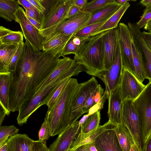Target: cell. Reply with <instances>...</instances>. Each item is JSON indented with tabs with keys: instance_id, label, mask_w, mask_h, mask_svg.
I'll use <instances>...</instances> for the list:
<instances>
[{
	"instance_id": "40",
	"label": "cell",
	"mask_w": 151,
	"mask_h": 151,
	"mask_svg": "<svg viewBox=\"0 0 151 151\" xmlns=\"http://www.w3.org/2000/svg\"><path fill=\"white\" fill-rule=\"evenodd\" d=\"M151 19V7H146L140 19L136 24L140 29L144 27L147 22Z\"/></svg>"
},
{
	"instance_id": "36",
	"label": "cell",
	"mask_w": 151,
	"mask_h": 151,
	"mask_svg": "<svg viewBox=\"0 0 151 151\" xmlns=\"http://www.w3.org/2000/svg\"><path fill=\"white\" fill-rule=\"evenodd\" d=\"M24 45V41L21 42L19 44L15 54L7 66V70L8 72H11L15 70L17 63L23 52Z\"/></svg>"
},
{
	"instance_id": "53",
	"label": "cell",
	"mask_w": 151,
	"mask_h": 151,
	"mask_svg": "<svg viewBox=\"0 0 151 151\" xmlns=\"http://www.w3.org/2000/svg\"><path fill=\"white\" fill-rule=\"evenodd\" d=\"M140 3L146 7H151V0H143L141 1Z\"/></svg>"
},
{
	"instance_id": "43",
	"label": "cell",
	"mask_w": 151,
	"mask_h": 151,
	"mask_svg": "<svg viewBox=\"0 0 151 151\" xmlns=\"http://www.w3.org/2000/svg\"><path fill=\"white\" fill-rule=\"evenodd\" d=\"M142 33L145 43L151 51V33L143 31Z\"/></svg>"
},
{
	"instance_id": "9",
	"label": "cell",
	"mask_w": 151,
	"mask_h": 151,
	"mask_svg": "<svg viewBox=\"0 0 151 151\" xmlns=\"http://www.w3.org/2000/svg\"><path fill=\"white\" fill-rule=\"evenodd\" d=\"M94 77L79 83V87L74 96L71 105L70 118V125L77 121L84 113L83 109L86 101L98 85Z\"/></svg>"
},
{
	"instance_id": "34",
	"label": "cell",
	"mask_w": 151,
	"mask_h": 151,
	"mask_svg": "<svg viewBox=\"0 0 151 151\" xmlns=\"http://www.w3.org/2000/svg\"><path fill=\"white\" fill-rule=\"evenodd\" d=\"M19 129L14 125L0 127V146L6 142L9 137L18 134Z\"/></svg>"
},
{
	"instance_id": "14",
	"label": "cell",
	"mask_w": 151,
	"mask_h": 151,
	"mask_svg": "<svg viewBox=\"0 0 151 151\" xmlns=\"http://www.w3.org/2000/svg\"><path fill=\"white\" fill-rule=\"evenodd\" d=\"M127 25L133 41L142 57L144 67L145 79L151 81V51L145 43L142 32L136 24L129 22Z\"/></svg>"
},
{
	"instance_id": "37",
	"label": "cell",
	"mask_w": 151,
	"mask_h": 151,
	"mask_svg": "<svg viewBox=\"0 0 151 151\" xmlns=\"http://www.w3.org/2000/svg\"><path fill=\"white\" fill-rule=\"evenodd\" d=\"M38 136L39 140L45 141H46L50 136L48 123L47 120L45 118L39 132Z\"/></svg>"
},
{
	"instance_id": "25",
	"label": "cell",
	"mask_w": 151,
	"mask_h": 151,
	"mask_svg": "<svg viewBox=\"0 0 151 151\" xmlns=\"http://www.w3.org/2000/svg\"><path fill=\"white\" fill-rule=\"evenodd\" d=\"M19 44H4L0 45V73L8 72L7 66L15 54Z\"/></svg>"
},
{
	"instance_id": "38",
	"label": "cell",
	"mask_w": 151,
	"mask_h": 151,
	"mask_svg": "<svg viewBox=\"0 0 151 151\" xmlns=\"http://www.w3.org/2000/svg\"><path fill=\"white\" fill-rule=\"evenodd\" d=\"M109 93L105 90L104 94L99 101L93 106L89 109L88 114V116L92 115L97 111L100 110L103 107L104 104L106 99H108Z\"/></svg>"
},
{
	"instance_id": "51",
	"label": "cell",
	"mask_w": 151,
	"mask_h": 151,
	"mask_svg": "<svg viewBox=\"0 0 151 151\" xmlns=\"http://www.w3.org/2000/svg\"><path fill=\"white\" fill-rule=\"evenodd\" d=\"M6 112L2 107L0 106V126H1L2 123L4 120L6 115Z\"/></svg>"
},
{
	"instance_id": "49",
	"label": "cell",
	"mask_w": 151,
	"mask_h": 151,
	"mask_svg": "<svg viewBox=\"0 0 151 151\" xmlns=\"http://www.w3.org/2000/svg\"><path fill=\"white\" fill-rule=\"evenodd\" d=\"M88 116V114L84 115L81 119L78 121V125L77 129L76 131V133L77 134L79 133V131L81 127L83 124L84 122L86 119H87Z\"/></svg>"
},
{
	"instance_id": "13",
	"label": "cell",
	"mask_w": 151,
	"mask_h": 151,
	"mask_svg": "<svg viewBox=\"0 0 151 151\" xmlns=\"http://www.w3.org/2000/svg\"><path fill=\"white\" fill-rule=\"evenodd\" d=\"M120 86L122 102L127 99L134 101L146 87L135 76L123 67Z\"/></svg>"
},
{
	"instance_id": "46",
	"label": "cell",
	"mask_w": 151,
	"mask_h": 151,
	"mask_svg": "<svg viewBox=\"0 0 151 151\" xmlns=\"http://www.w3.org/2000/svg\"><path fill=\"white\" fill-rule=\"evenodd\" d=\"M87 0H73V4L82 10L88 2Z\"/></svg>"
},
{
	"instance_id": "60",
	"label": "cell",
	"mask_w": 151,
	"mask_h": 151,
	"mask_svg": "<svg viewBox=\"0 0 151 151\" xmlns=\"http://www.w3.org/2000/svg\"></svg>"
},
{
	"instance_id": "5",
	"label": "cell",
	"mask_w": 151,
	"mask_h": 151,
	"mask_svg": "<svg viewBox=\"0 0 151 151\" xmlns=\"http://www.w3.org/2000/svg\"><path fill=\"white\" fill-rule=\"evenodd\" d=\"M91 16V13L81 10L74 16L65 18L54 26L40 32L44 39L59 34L72 36L83 27Z\"/></svg>"
},
{
	"instance_id": "39",
	"label": "cell",
	"mask_w": 151,
	"mask_h": 151,
	"mask_svg": "<svg viewBox=\"0 0 151 151\" xmlns=\"http://www.w3.org/2000/svg\"><path fill=\"white\" fill-rule=\"evenodd\" d=\"M72 36L68 41L64 48L62 52L63 58L68 55L71 54L75 55L78 49L79 46L74 44L73 42Z\"/></svg>"
},
{
	"instance_id": "41",
	"label": "cell",
	"mask_w": 151,
	"mask_h": 151,
	"mask_svg": "<svg viewBox=\"0 0 151 151\" xmlns=\"http://www.w3.org/2000/svg\"><path fill=\"white\" fill-rule=\"evenodd\" d=\"M30 151H50L46 145V141H34Z\"/></svg>"
},
{
	"instance_id": "54",
	"label": "cell",
	"mask_w": 151,
	"mask_h": 151,
	"mask_svg": "<svg viewBox=\"0 0 151 151\" xmlns=\"http://www.w3.org/2000/svg\"><path fill=\"white\" fill-rule=\"evenodd\" d=\"M129 151H144L135 143L132 145Z\"/></svg>"
},
{
	"instance_id": "47",
	"label": "cell",
	"mask_w": 151,
	"mask_h": 151,
	"mask_svg": "<svg viewBox=\"0 0 151 151\" xmlns=\"http://www.w3.org/2000/svg\"><path fill=\"white\" fill-rule=\"evenodd\" d=\"M13 31L1 26L0 27V38L6 35Z\"/></svg>"
},
{
	"instance_id": "20",
	"label": "cell",
	"mask_w": 151,
	"mask_h": 151,
	"mask_svg": "<svg viewBox=\"0 0 151 151\" xmlns=\"http://www.w3.org/2000/svg\"><path fill=\"white\" fill-rule=\"evenodd\" d=\"M72 36L59 34L50 38L44 39L42 51L52 54L57 58H60L61 56L63 57L64 48Z\"/></svg>"
},
{
	"instance_id": "21",
	"label": "cell",
	"mask_w": 151,
	"mask_h": 151,
	"mask_svg": "<svg viewBox=\"0 0 151 151\" xmlns=\"http://www.w3.org/2000/svg\"><path fill=\"white\" fill-rule=\"evenodd\" d=\"M34 141L25 134H17L7 141V151H30Z\"/></svg>"
},
{
	"instance_id": "12",
	"label": "cell",
	"mask_w": 151,
	"mask_h": 151,
	"mask_svg": "<svg viewBox=\"0 0 151 151\" xmlns=\"http://www.w3.org/2000/svg\"><path fill=\"white\" fill-rule=\"evenodd\" d=\"M118 27L122 67L136 76L132 48L131 32L128 25L124 23H119Z\"/></svg>"
},
{
	"instance_id": "48",
	"label": "cell",
	"mask_w": 151,
	"mask_h": 151,
	"mask_svg": "<svg viewBox=\"0 0 151 151\" xmlns=\"http://www.w3.org/2000/svg\"><path fill=\"white\" fill-rule=\"evenodd\" d=\"M28 19L30 22L38 30L40 31L41 30V23L40 22L32 18L29 17L27 16Z\"/></svg>"
},
{
	"instance_id": "26",
	"label": "cell",
	"mask_w": 151,
	"mask_h": 151,
	"mask_svg": "<svg viewBox=\"0 0 151 151\" xmlns=\"http://www.w3.org/2000/svg\"><path fill=\"white\" fill-rule=\"evenodd\" d=\"M114 129L122 151H129L135 143L127 128L121 123L116 126Z\"/></svg>"
},
{
	"instance_id": "10",
	"label": "cell",
	"mask_w": 151,
	"mask_h": 151,
	"mask_svg": "<svg viewBox=\"0 0 151 151\" xmlns=\"http://www.w3.org/2000/svg\"><path fill=\"white\" fill-rule=\"evenodd\" d=\"M15 16L14 21L19 24L25 41L35 50L42 51L44 38L40 31L30 22L22 7L19 6Z\"/></svg>"
},
{
	"instance_id": "22",
	"label": "cell",
	"mask_w": 151,
	"mask_h": 151,
	"mask_svg": "<svg viewBox=\"0 0 151 151\" xmlns=\"http://www.w3.org/2000/svg\"><path fill=\"white\" fill-rule=\"evenodd\" d=\"M115 1L91 13L90 19L82 28L109 19L122 6Z\"/></svg>"
},
{
	"instance_id": "42",
	"label": "cell",
	"mask_w": 151,
	"mask_h": 151,
	"mask_svg": "<svg viewBox=\"0 0 151 151\" xmlns=\"http://www.w3.org/2000/svg\"><path fill=\"white\" fill-rule=\"evenodd\" d=\"M32 6L42 15L44 14L45 9L41 0H28Z\"/></svg>"
},
{
	"instance_id": "24",
	"label": "cell",
	"mask_w": 151,
	"mask_h": 151,
	"mask_svg": "<svg viewBox=\"0 0 151 151\" xmlns=\"http://www.w3.org/2000/svg\"><path fill=\"white\" fill-rule=\"evenodd\" d=\"M10 72L0 73V104L6 115L10 113L9 108V93Z\"/></svg>"
},
{
	"instance_id": "56",
	"label": "cell",
	"mask_w": 151,
	"mask_h": 151,
	"mask_svg": "<svg viewBox=\"0 0 151 151\" xmlns=\"http://www.w3.org/2000/svg\"><path fill=\"white\" fill-rule=\"evenodd\" d=\"M25 13L27 16L29 17L32 18L40 22L38 20V19L37 17L35 16V15L29 12L28 11L25 10Z\"/></svg>"
},
{
	"instance_id": "7",
	"label": "cell",
	"mask_w": 151,
	"mask_h": 151,
	"mask_svg": "<svg viewBox=\"0 0 151 151\" xmlns=\"http://www.w3.org/2000/svg\"><path fill=\"white\" fill-rule=\"evenodd\" d=\"M140 119L143 148L151 135V81H149L140 94L132 101Z\"/></svg>"
},
{
	"instance_id": "30",
	"label": "cell",
	"mask_w": 151,
	"mask_h": 151,
	"mask_svg": "<svg viewBox=\"0 0 151 151\" xmlns=\"http://www.w3.org/2000/svg\"><path fill=\"white\" fill-rule=\"evenodd\" d=\"M70 78L66 79L59 84L41 104L40 106L46 105L48 107V110H50L67 84Z\"/></svg>"
},
{
	"instance_id": "11",
	"label": "cell",
	"mask_w": 151,
	"mask_h": 151,
	"mask_svg": "<svg viewBox=\"0 0 151 151\" xmlns=\"http://www.w3.org/2000/svg\"><path fill=\"white\" fill-rule=\"evenodd\" d=\"M123 67L121 57L119 35L115 57L111 68L96 73L93 76L101 79L105 86V89L109 93L120 83Z\"/></svg>"
},
{
	"instance_id": "6",
	"label": "cell",
	"mask_w": 151,
	"mask_h": 151,
	"mask_svg": "<svg viewBox=\"0 0 151 151\" xmlns=\"http://www.w3.org/2000/svg\"><path fill=\"white\" fill-rule=\"evenodd\" d=\"M45 8L41 21V30L48 28L65 19L73 0H41Z\"/></svg>"
},
{
	"instance_id": "28",
	"label": "cell",
	"mask_w": 151,
	"mask_h": 151,
	"mask_svg": "<svg viewBox=\"0 0 151 151\" xmlns=\"http://www.w3.org/2000/svg\"><path fill=\"white\" fill-rule=\"evenodd\" d=\"M19 5L15 0H0V17L7 21L15 20Z\"/></svg>"
},
{
	"instance_id": "44",
	"label": "cell",
	"mask_w": 151,
	"mask_h": 151,
	"mask_svg": "<svg viewBox=\"0 0 151 151\" xmlns=\"http://www.w3.org/2000/svg\"><path fill=\"white\" fill-rule=\"evenodd\" d=\"M17 1L18 4L22 6L25 10H34L35 9L28 0H18Z\"/></svg>"
},
{
	"instance_id": "8",
	"label": "cell",
	"mask_w": 151,
	"mask_h": 151,
	"mask_svg": "<svg viewBox=\"0 0 151 151\" xmlns=\"http://www.w3.org/2000/svg\"><path fill=\"white\" fill-rule=\"evenodd\" d=\"M132 101L127 99L122 102V123L129 130L135 143L143 150L141 121L134 107Z\"/></svg>"
},
{
	"instance_id": "55",
	"label": "cell",
	"mask_w": 151,
	"mask_h": 151,
	"mask_svg": "<svg viewBox=\"0 0 151 151\" xmlns=\"http://www.w3.org/2000/svg\"><path fill=\"white\" fill-rule=\"evenodd\" d=\"M88 144V148L90 151H98L95 145V141Z\"/></svg>"
},
{
	"instance_id": "2",
	"label": "cell",
	"mask_w": 151,
	"mask_h": 151,
	"mask_svg": "<svg viewBox=\"0 0 151 151\" xmlns=\"http://www.w3.org/2000/svg\"><path fill=\"white\" fill-rule=\"evenodd\" d=\"M79 86L77 80L70 78L52 109L47 110L45 118L48 123L50 136L59 135L70 125L72 102Z\"/></svg>"
},
{
	"instance_id": "3",
	"label": "cell",
	"mask_w": 151,
	"mask_h": 151,
	"mask_svg": "<svg viewBox=\"0 0 151 151\" xmlns=\"http://www.w3.org/2000/svg\"><path fill=\"white\" fill-rule=\"evenodd\" d=\"M105 31L81 39L74 59L85 67L89 75L104 70V54L102 37Z\"/></svg>"
},
{
	"instance_id": "17",
	"label": "cell",
	"mask_w": 151,
	"mask_h": 151,
	"mask_svg": "<svg viewBox=\"0 0 151 151\" xmlns=\"http://www.w3.org/2000/svg\"><path fill=\"white\" fill-rule=\"evenodd\" d=\"M78 125L77 120L70 124L50 145V151H67L76 139V131Z\"/></svg>"
},
{
	"instance_id": "58",
	"label": "cell",
	"mask_w": 151,
	"mask_h": 151,
	"mask_svg": "<svg viewBox=\"0 0 151 151\" xmlns=\"http://www.w3.org/2000/svg\"><path fill=\"white\" fill-rule=\"evenodd\" d=\"M118 4L121 5H123L127 2L129 1H136L135 0H117L115 1Z\"/></svg>"
},
{
	"instance_id": "59",
	"label": "cell",
	"mask_w": 151,
	"mask_h": 151,
	"mask_svg": "<svg viewBox=\"0 0 151 151\" xmlns=\"http://www.w3.org/2000/svg\"><path fill=\"white\" fill-rule=\"evenodd\" d=\"M7 141L0 146V151H7Z\"/></svg>"
},
{
	"instance_id": "18",
	"label": "cell",
	"mask_w": 151,
	"mask_h": 151,
	"mask_svg": "<svg viewBox=\"0 0 151 151\" xmlns=\"http://www.w3.org/2000/svg\"><path fill=\"white\" fill-rule=\"evenodd\" d=\"M116 126L109 121L97 128L86 133H79L67 151H74L79 147L94 142L101 134L107 130L113 128Z\"/></svg>"
},
{
	"instance_id": "50",
	"label": "cell",
	"mask_w": 151,
	"mask_h": 151,
	"mask_svg": "<svg viewBox=\"0 0 151 151\" xmlns=\"http://www.w3.org/2000/svg\"><path fill=\"white\" fill-rule=\"evenodd\" d=\"M144 151H151V135L143 148Z\"/></svg>"
},
{
	"instance_id": "32",
	"label": "cell",
	"mask_w": 151,
	"mask_h": 151,
	"mask_svg": "<svg viewBox=\"0 0 151 151\" xmlns=\"http://www.w3.org/2000/svg\"><path fill=\"white\" fill-rule=\"evenodd\" d=\"M107 20L83 27L77 31L73 36L78 37L81 40L92 36L100 28Z\"/></svg>"
},
{
	"instance_id": "23",
	"label": "cell",
	"mask_w": 151,
	"mask_h": 151,
	"mask_svg": "<svg viewBox=\"0 0 151 151\" xmlns=\"http://www.w3.org/2000/svg\"><path fill=\"white\" fill-rule=\"evenodd\" d=\"M74 62V59H72L69 57H65L61 58L57 66L40 85L35 94L42 91L72 66Z\"/></svg>"
},
{
	"instance_id": "45",
	"label": "cell",
	"mask_w": 151,
	"mask_h": 151,
	"mask_svg": "<svg viewBox=\"0 0 151 151\" xmlns=\"http://www.w3.org/2000/svg\"><path fill=\"white\" fill-rule=\"evenodd\" d=\"M81 10H82L73 4L70 8L66 18L74 16Z\"/></svg>"
},
{
	"instance_id": "19",
	"label": "cell",
	"mask_w": 151,
	"mask_h": 151,
	"mask_svg": "<svg viewBox=\"0 0 151 151\" xmlns=\"http://www.w3.org/2000/svg\"><path fill=\"white\" fill-rule=\"evenodd\" d=\"M114 128L106 130L95 140L98 151H122Z\"/></svg>"
},
{
	"instance_id": "16",
	"label": "cell",
	"mask_w": 151,
	"mask_h": 151,
	"mask_svg": "<svg viewBox=\"0 0 151 151\" xmlns=\"http://www.w3.org/2000/svg\"><path fill=\"white\" fill-rule=\"evenodd\" d=\"M120 84L109 93L108 99L109 120L116 126L122 123L123 103Z\"/></svg>"
},
{
	"instance_id": "33",
	"label": "cell",
	"mask_w": 151,
	"mask_h": 151,
	"mask_svg": "<svg viewBox=\"0 0 151 151\" xmlns=\"http://www.w3.org/2000/svg\"><path fill=\"white\" fill-rule=\"evenodd\" d=\"M23 41V35L20 31H14L0 38V45L4 44H19Z\"/></svg>"
},
{
	"instance_id": "27",
	"label": "cell",
	"mask_w": 151,
	"mask_h": 151,
	"mask_svg": "<svg viewBox=\"0 0 151 151\" xmlns=\"http://www.w3.org/2000/svg\"><path fill=\"white\" fill-rule=\"evenodd\" d=\"M130 6L129 2L121 6L110 17L100 28L92 36L118 27V24L124 14Z\"/></svg>"
},
{
	"instance_id": "15",
	"label": "cell",
	"mask_w": 151,
	"mask_h": 151,
	"mask_svg": "<svg viewBox=\"0 0 151 151\" xmlns=\"http://www.w3.org/2000/svg\"><path fill=\"white\" fill-rule=\"evenodd\" d=\"M118 35L117 27L106 31L102 37L104 70L109 69L113 62L116 52Z\"/></svg>"
},
{
	"instance_id": "35",
	"label": "cell",
	"mask_w": 151,
	"mask_h": 151,
	"mask_svg": "<svg viewBox=\"0 0 151 151\" xmlns=\"http://www.w3.org/2000/svg\"><path fill=\"white\" fill-rule=\"evenodd\" d=\"M115 0H93L87 2L82 11L91 13Z\"/></svg>"
},
{
	"instance_id": "52",
	"label": "cell",
	"mask_w": 151,
	"mask_h": 151,
	"mask_svg": "<svg viewBox=\"0 0 151 151\" xmlns=\"http://www.w3.org/2000/svg\"><path fill=\"white\" fill-rule=\"evenodd\" d=\"M74 151H90L88 147V144L83 145L77 148Z\"/></svg>"
},
{
	"instance_id": "29",
	"label": "cell",
	"mask_w": 151,
	"mask_h": 151,
	"mask_svg": "<svg viewBox=\"0 0 151 151\" xmlns=\"http://www.w3.org/2000/svg\"><path fill=\"white\" fill-rule=\"evenodd\" d=\"M131 45L135 75L138 79L143 83L145 79L144 64L141 56L133 41L132 38Z\"/></svg>"
},
{
	"instance_id": "4",
	"label": "cell",
	"mask_w": 151,
	"mask_h": 151,
	"mask_svg": "<svg viewBox=\"0 0 151 151\" xmlns=\"http://www.w3.org/2000/svg\"><path fill=\"white\" fill-rule=\"evenodd\" d=\"M75 75L74 71L69 69L42 91L36 94L30 100L21 107L17 118V123L20 126L26 124L30 116L40 107L41 104L51 92L61 82Z\"/></svg>"
},
{
	"instance_id": "1",
	"label": "cell",
	"mask_w": 151,
	"mask_h": 151,
	"mask_svg": "<svg viewBox=\"0 0 151 151\" xmlns=\"http://www.w3.org/2000/svg\"><path fill=\"white\" fill-rule=\"evenodd\" d=\"M61 58L52 54L37 52L26 42L15 70L10 72L9 108L19 111L35 94L40 85L58 64Z\"/></svg>"
},
{
	"instance_id": "57",
	"label": "cell",
	"mask_w": 151,
	"mask_h": 151,
	"mask_svg": "<svg viewBox=\"0 0 151 151\" xmlns=\"http://www.w3.org/2000/svg\"><path fill=\"white\" fill-rule=\"evenodd\" d=\"M144 29L149 32L151 33V19L147 22L144 27Z\"/></svg>"
},
{
	"instance_id": "31",
	"label": "cell",
	"mask_w": 151,
	"mask_h": 151,
	"mask_svg": "<svg viewBox=\"0 0 151 151\" xmlns=\"http://www.w3.org/2000/svg\"><path fill=\"white\" fill-rule=\"evenodd\" d=\"M100 110L88 116L80 128V132L86 133L98 128L101 119Z\"/></svg>"
}]
</instances>
